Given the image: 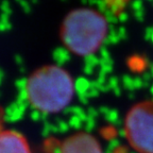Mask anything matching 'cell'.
<instances>
[{
  "label": "cell",
  "mask_w": 153,
  "mask_h": 153,
  "mask_svg": "<svg viewBox=\"0 0 153 153\" xmlns=\"http://www.w3.org/2000/svg\"><path fill=\"white\" fill-rule=\"evenodd\" d=\"M60 153H103L99 141L91 134L76 133L61 143Z\"/></svg>",
  "instance_id": "4"
},
{
  "label": "cell",
  "mask_w": 153,
  "mask_h": 153,
  "mask_svg": "<svg viewBox=\"0 0 153 153\" xmlns=\"http://www.w3.org/2000/svg\"><path fill=\"white\" fill-rule=\"evenodd\" d=\"M74 95L72 76L63 67L48 65L32 72L26 82V97L36 111L54 114L63 111Z\"/></svg>",
  "instance_id": "1"
},
{
  "label": "cell",
  "mask_w": 153,
  "mask_h": 153,
  "mask_svg": "<svg viewBox=\"0 0 153 153\" xmlns=\"http://www.w3.org/2000/svg\"><path fill=\"white\" fill-rule=\"evenodd\" d=\"M0 153H32L27 139L13 130H0Z\"/></svg>",
  "instance_id": "5"
},
{
  "label": "cell",
  "mask_w": 153,
  "mask_h": 153,
  "mask_svg": "<svg viewBox=\"0 0 153 153\" xmlns=\"http://www.w3.org/2000/svg\"><path fill=\"white\" fill-rule=\"evenodd\" d=\"M108 33L105 16L91 7H78L63 19L60 37L67 50L78 56H88L99 50Z\"/></svg>",
  "instance_id": "2"
},
{
  "label": "cell",
  "mask_w": 153,
  "mask_h": 153,
  "mask_svg": "<svg viewBox=\"0 0 153 153\" xmlns=\"http://www.w3.org/2000/svg\"><path fill=\"white\" fill-rule=\"evenodd\" d=\"M124 134L139 153H153V100L133 105L124 119Z\"/></svg>",
  "instance_id": "3"
}]
</instances>
